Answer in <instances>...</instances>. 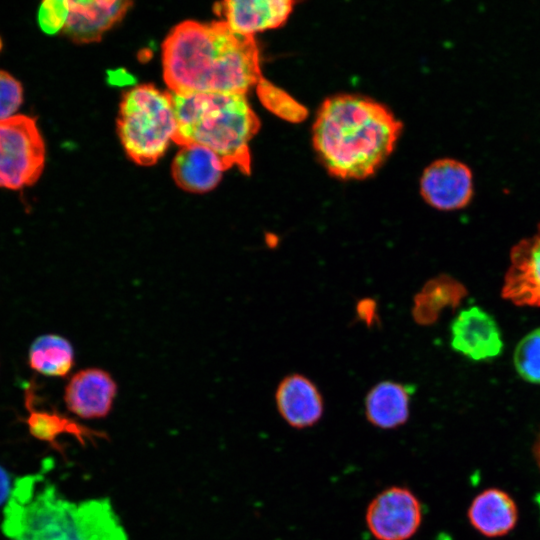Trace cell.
<instances>
[{"instance_id":"1","label":"cell","mask_w":540,"mask_h":540,"mask_svg":"<svg viewBox=\"0 0 540 540\" xmlns=\"http://www.w3.org/2000/svg\"><path fill=\"white\" fill-rule=\"evenodd\" d=\"M162 67L169 91L176 93L246 95L262 78L254 37L232 31L222 20L173 27L162 45Z\"/></svg>"},{"instance_id":"2","label":"cell","mask_w":540,"mask_h":540,"mask_svg":"<svg viewBox=\"0 0 540 540\" xmlns=\"http://www.w3.org/2000/svg\"><path fill=\"white\" fill-rule=\"evenodd\" d=\"M43 472L15 480L1 523L7 540H128L108 498L71 501Z\"/></svg>"},{"instance_id":"3","label":"cell","mask_w":540,"mask_h":540,"mask_svg":"<svg viewBox=\"0 0 540 540\" xmlns=\"http://www.w3.org/2000/svg\"><path fill=\"white\" fill-rule=\"evenodd\" d=\"M402 124L384 105L359 95L327 98L313 125V145L330 174L365 179L394 150Z\"/></svg>"},{"instance_id":"4","label":"cell","mask_w":540,"mask_h":540,"mask_svg":"<svg viewBox=\"0 0 540 540\" xmlns=\"http://www.w3.org/2000/svg\"><path fill=\"white\" fill-rule=\"evenodd\" d=\"M169 92L177 123L173 142L180 146H205L221 158L226 169L236 166L249 175V143L258 132L260 121L246 95Z\"/></svg>"},{"instance_id":"5","label":"cell","mask_w":540,"mask_h":540,"mask_svg":"<svg viewBox=\"0 0 540 540\" xmlns=\"http://www.w3.org/2000/svg\"><path fill=\"white\" fill-rule=\"evenodd\" d=\"M177 130L172 98L152 84L123 94L117 133L128 157L142 166L155 164L173 142Z\"/></svg>"},{"instance_id":"6","label":"cell","mask_w":540,"mask_h":540,"mask_svg":"<svg viewBox=\"0 0 540 540\" xmlns=\"http://www.w3.org/2000/svg\"><path fill=\"white\" fill-rule=\"evenodd\" d=\"M45 142L35 118L16 114L0 120V188L34 185L45 166Z\"/></svg>"},{"instance_id":"7","label":"cell","mask_w":540,"mask_h":540,"mask_svg":"<svg viewBox=\"0 0 540 540\" xmlns=\"http://www.w3.org/2000/svg\"><path fill=\"white\" fill-rule=\"evenodd\" d=\"M421 504L412 491L393 486L379 493L368 505L366 523L377 540H407L419 529Z\"/></svg>"},{"instance_id":"8","label":"cell","mask_w":540,"mask_h":540,"mask_svg":"<svg viewBox=\"0 0 540 540\" xmlns=\"http://www.w3.org/2000/svg\"><path fill=\"white\" fill-rule=\"evenodd\" d=\"M420 193L431 207L452 211L464 208L474 194L473 173L462 161L442 158L429 164L420 178Z\"/></svg>"},{"instance_id":"9","label":"cell","mask_w":540,"mask_h":540,"mask_svg":"<svg viewBox=\"0 0 540 540\" xmlns=\"http://www.w3.org/2000/svg\"><path fill=\"white\" fill-rule=\"evenodd\" d=\"M454 351L472 361L498 356L503 349L501 331L494 318L478 306L461 310L450 326Z\"/></svg>"},{"instance_id":"10","label":"cell","mask_w":540,"mask_h":540,"mask_svg":"<svg viewBox=\"0 0 540 540\" xmlns=\"http://www.w3.org/2000/svg\"><path fill=\"white\" fill-rule=\"evenodd\" d=\"M502 296L518 306L540 307V224L511 249Z\"/></svg>"},{"instance_id":"11","label":"cell","mask_w":540,"mask_h":540,"mask_svg":"<svg viewBox=\"0 0 540 540\" xmlns=\"http://www.w3.org/2000/svg\"><path fill=\"white\" fill-rule=\"evenodd\" d=\"M116 394L117 384L109 373L88 368L70 378L64 390V403L79 418L100 419L110 413Z\"/></svg>"},{"instance_id":"12","label":"cell","mask_w":540,"mask_h":540,"mask_svg":"<svg viewBox=\"0 0 540 540\" xmlns=\"http://www.w3.org/2000/svg\"><path fill=\"white\" fill-rule=\"evenodd\" d=\"M293 5L290 0H227L215 3L213 11L232 31L254 37L284 24Z\"/></svg>"},{"instance_id":"13","label":"cell","mask_w":540,"mask_h":540,"mask_svg":"<svg viewBox=\"0 0 540 540\" xmlns=\"http://www.w3.org/2000/svg\"><path fill=\"white\" fill-rule=\"evenodd\" d=\"M69 14L63 33L73 42L87 44L100 41L103 34L122 20L131 1H67Z\"/></svg>"},{"instance_id":"14","label":"cell","mask_w":540,"mask_h":540,"mask_svg":"<svg viewBox=\"0 0 540 540\" xmlns=\"http://www.w3.org/2000/svg\"><path fill=\"white\" fill-rule=\"evenodd\" d=\"M36 396L35 390L28 386L24 393V405L28 412L24 422L28 431L35 439L47 443L63 456L65 455L64 448L58 442L61 435H71L81 445H86L87 442L95 443L97 439L108 438L105 432L82 425L55 409L37 408Z\"/></svg>"},{"instance_id":"15","label":"cell","mask_w":540,"mask_h":540,"mask_svg":"<svg viewBox=\"0 0 540 540\" xmlns=\"http://www.w3.org/2000/svg\"><path fill=\"white\" fill-rule=\"evenodd\" d=\"M278 412L287 424L296 429L315 425L322 417L324 404L316 384L300 373L285 376L276 389Z\"/></svg>"},{"instance_id":"16","label":"cell","mask_w":540,"mask_h":540,"mask_svg":"<svg viewBox=\"0 0 540 540\" xmlns=\"http://www.w3.org/2000/svg\"><path fill=\"white\" fill-rule=\"evenodd\" d=\"M227 170L221 158L199 144L181 146L172 162V177L183 190L206 193L213 190Z\"/></svg>"},{"instance_id":"17","label":"cell","mask_w":540,"mask_h":540,"mask_svg":"<svg viewBox=\"0 0 540 540\" xmlns=\"http://www.w3.org/2000/svg\"><path fill=\"white\" fill-rule=\"evenodd\" d=\"M470 524L480 534L495 538L511 532L518 522L513 498L498 488H488L474 497L468 508Z\"/></svg>"},{"instance_id":"18","label":"cell","mask_w":540,"mask_h":540,"mask_svg":"<svg viewBox=\"0 0 540 540\" xmlns=\"http://www.w3.org/2000/svg\"><path fill=\"white\" fill-rule=\"evenodd\" d=\"M412 388L400 382L385 380L374 385L364 401L365 416L381 429L404 425L410 415Z\"/></svg>"},{"instance_id":"19","label":"cell","mask_w":540,"mask_h":540,"mask_svg":"<svg viewBox=\"0 0 540 540\" xmlns=\"http://www.w3.org/2000/svg\"><path fill=\"white\" fill-rule=\"evenodd\" d=\"M467 294L465 287L449 275L429 279L414 296L412 317L423 326L435 323L442 310L455 308Z\"/></svg>"},{"instance_id":"20","label":"cell","mask_w":540,"mask_h":540,"mask_svg":"<svg viewBox=\"0 0 540 540\" xmlns=\"http://www.w3.org/2000/svg\"><path fill=\"white\" fill-rule=\"evenodd\" d=\"M28 363L34 371L51 377H64L74 365V350L64 337L41 335L31 344Z\"/></svg>"},{"instance_id":"21","label":"cell","mask_w":540,"mask_h":540,"mask_svg":"<svg viewBox=\"0 0 540 540\" xmlns=\"http://www.w3.org/2000/svg\"><path fill=\"white\" fill-rule=\"evenodd\" d=\"M513 363L523 380L540 385V327L519 341L514 351Z\"/></svg>"},{"instance_id":"22","label":"cell","mask_w":540,"mask_h":540,"mask_svg":"<svg viewBox=\"0 0 540 540\" xmlns=\"http://www.w3.org/2000/svg\"><path fill=\"white\" fill-rule=\"evenodd\" d=\"M257 94L262 104L271 112L290 121H301L307 110L290 95L263 77L257 84Z\"/></svg>"},{"instance_id":"23","label":"cell","mask_w":540,"mask_h":540,"mask_svg":"<svg viewBox=\"0 0 540 540\" xmlns=\"http://www.w3.org/2000/svg\"><path fill=\"white\" fill-rule=\"evenodd\" d=\"M24 101L21 82L9 72L0 69V120L10 118Z\"/></svg>"},{"instance_id":"24","label":"cell","mask_w":540,"mask_h":540,"mask_svg":"<svg viewBox=\"0 0 540 540\" xmlns=\"http://www.w3.org/2000/svg\"><path fill=\"white\" fill-rule=\"evenodd\" d=\"M68 14L67 1H44L39 8L38 22L45 33L54 34L63 31Z\"/></svg>"},{"instance_id":"25","label":"cell","mask_w":540,"mask_h":540,"mask_svg":"<svg viewBox=\"0 0 540 540\" xmlns=\"http://www.w3.org/2000/svg\"><path fill=\"white\" fill-rule=\"evenodd\" d=\"M135 80V77L123 68L107 71V82L112 86H132Z\"/></svg>"},{"instance_id":"26","label":"cell","mask_w":540,"mask_h":540,"mask_svg":"<svg viewBox=\"0 0 540 540\" xmlns=\"http://www.w3.org/2000/svg\"><path fill=\"white\" fill-rule=\"evenodd\" d=\"M358 317L367 322L368 324H373V321L376 316V303L372 299H362L358 302L357 307Z\"/></svg>"},{"instance_id":"27","label":"cell","mask_w":540,"mask_h":540,"mask_svg":"<svg viewBox=\"0 0 540 540\" xmlns=\"http://www.w3.org/2000/svg\"><path fill=\"white\" fill-rule=\"evenodd\" d=\"M12 487L8 472L0 465V506L7 503Z\"/></svg>"},{"instance_id":"28","label":"cell","mask_w":540,"mask_h":540,"mask_svg":"<svg viewBox=\"0 0 540 540\" xmlns=\"http://www.w3.org/2000/svg\"><path fill=\"white\" fill-rule=\"evenodd\" d=\"M535 458H536V461H537V464L540 468V435L538 437V440L536 442V445H535Z\"/></svg>"},{"instance_id":"29","label":"cell","mask_w":540,"mask_h":540,"mask_svg":"<svg viewBox=\"0 0 540 540\" xmlns=\"http://www.w3.org/2000/svg\"><path fill=\"white\" fill-rule=\"evenodd\" d=\"M2 47H3V42H2V39L0 37V51H1Z\"/></svg>"}]
</instances>
